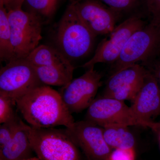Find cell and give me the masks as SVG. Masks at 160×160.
I'll list each match as a JSON object with an SVG mask.
<instances>
[{
    "label": "cell",
    "instance_id": "6da1fadb",
    "mask_svg": "<svg viewBox=\"0 0 160 160\" xmlns=\"http://www.w3.org/2000/svg\"><path fill=\"white\" fill-rule=\"evenodd\" d=\"M16 106L32 127L38 129L64 126L75 123L60 92L47 85L38 86L15 100Z\"/></svg>",
    "mask_w": 160,
    "mask_h": 160
},
{
    "label": "cell",
    "instance_id": "7a4b0ae2",
    "mask_svg": "<svg viewBox=\"0 0 160 160\" xmlns=\"http://www.w3.org/2000/svg\"><path fill=\"white\" fill-rule=\"evenodd\" d=\"M96 37L69 5L57 29V48L70 62L79 59L91 51Z\"/></svg>",
    "mask_w": 160,
    "mask_h": 160
},
{
    "label": "cell",
    "instance_id": "3957f363",
    "mask_svg": "<svg viewBox=\"0 0 160 160\" xmlns=\"http://www.w3.org/2000/svg\"><path fill=\"white\" fill-rule=\"evenodd\" d=\"M29 142L40 160H81L78 147L67 129L35 128L26 125Z\"/></svg>",
    "mask_w": 160,
    "mask_h": 160
},
{
    "label": "cell",
    "instance_id": "277c9868",
    "mask_svg": "<svg viewBox=\"0 0 160 160\" xmlns=\"http://www.w3.org/2000/svg\"><path fill=\"white\" fill-rule=\"evenodd\" d=\"M8 14L11 31V61L26 58L42 39V18L22 9L10 10Z\"/></svg>",
    "mask_w": 160,
    "mask_h": 160
},
{
    "label": "cell",
    "instance_id": "5b68a950",
    "mask_svg": "<svg viewBox=\"0 0 160 160\" xmlns=\"http://www.w3.org/2000/svg\"><path fill=\"white\" fill-rule=\"evenodd\" d=\"M86 120L102 127L109 125L140 126L155 131L160 128V123L140 119L124 101L103 96L95 99L88 107Z\"/></svg>",
    "mask_w": 160,
    "mask_h": 160
},
{
    "label": "cell",
    "instance_id": "8992f818",
    "mask_svg": "<svg viewBox=\"0 0 160 160\" xmlns=\"http://www.w3.org/2000/svg\"><path fill=\"white\" fill-rule=\"evenodd\" d=\"M160 47V25L150 22L135 32L118 60L112 64V74L129 66L146 62Z\"/></svg>",
    "mask_w": 160,
    "mask_h": 160
},
{
    "label": "cell",
    "instance_id": "52a82bcc",
    "mask_svg": "<svg viewBox=\"0 0 160 160\" xmlns=\"http://www.w3.org/2000/svg\"><path fill=\"white\" fill-rule=\"evenodd\" d=\"M44 85L34 66L26 58L12 60L0 69V93L15 100L36 87Z\"/></svg>",
    "mask_w": 160,
    "mask_h": 160
},
{
    "label": "cell",
    "instance_id": "ba28073f",
    "mask_svg": "<svg viewBox=\"0 0 160 160\" xmlns=\"http://www.w3.org/2000/svg\"><path fill=\"white\" fill-rule=\"evenodd\" d=\"M141 18L133 15L116 26L108 39L103 40L98 46L93 56L82 66L88 69L98 63H114L118 58L132 35L145 26Z\"/></svg>",
    "mask_w": 160,
    "mask_h": 160
},
{
    "label": "cell",
    "instance_id": "9c48e42d",
    "mask_svg": "<svg viewBox=\"0 0 160 160\" xmlns=\"http://www.w3.org/2000/svg\"><path fill=\"white\" fill-rule=\"evenodd\" d=\"M102 74L92 67L63 87L60 94L70 113H78L88 109L102 85Z\"/></svg>",
    "mask_w": 160,
    "mask_h": 160
},
{
    "label": "cell",
    "instance_id": "30bf717a",
    "mask_svg": "<svg viewBox=\"0 0 160 160\" xmlns=\"http://www.w3.org/2000/svg\"><path fill=\"white\" fill-rule=\"evenodd\" d=\"M66 129L88 160H109L112 149L105 141L102 127L85 120Z\"/></svg>",
    "mask_w": 160,
    "mask_h": 160
},
{
    "label": "cell",
    "instance_id": "8fae6325",
    "mask_svg": "<svg viewBox=\"0 0 160 160\" xmlns=\"http://www.w3.org/2000/svg\"><path fill=\"white\" fill-rule=\"evenodd\" d=\"M69 5L96 36L110 33L116 27L118 16L98 0H70Z\"/></svg>",
    "mask_w": 160,
    "mask_h": 160
},
{
    "label": "cell",
    "instance_id": "7c38bea8",
    "mask_svg": "<svg viewBox=\"0 0 160 160\" xmlns=\"http://www.w3.org/2000/svg\"><path fill=\"white\" fill-rule=\"evenodd\" d=\"M147 72L145 67L137 64L115 72L107 81L103 96L124 102L133 101Z\"/></svg>",
    "mask_w": 160,
    "mask_h": 160
},
{
    "label": "cell",
    "instance_id": "4fadbf2b",
    "mask_svg": "<svg viewBox=\"0 0 160 160\" xmlns=\"http://www.w3.org/2000/svg\"><path fill=\"white\" fill-rule=\"evenodd\" d=\"M131 106L140 119L152 122L151 118L160 113V86L154 75L148 70L142 85Z\"/></svg>",
    "mask_w": 160,
    "mask_h": 160
},
{
    "label": "cell",
    "instance_id": "5bb4252c",
    "mask_svg": "<svg viewBox=\"0 0 160 160\" xmlns=\"http://www.w3.org/2000/svg\"><path fill=\"white\" fill-rule=\"evenodd\" d=\"M26 125L22 121L13 137L0 147L1 160H23L32 157L33 151L29 142Z\"/></svg>",
    "mask_w": 160,
    "mask_h": 160
},
{
    "label": "cell",
    "instance_id": "9a60e30c",
    "mask_svg": "<svg viewBox=\"0 0 160 160\" xmlns=\"http://www.w3.org/2000/svg\"><path fill=\"white\" fill-rule=\"evenodd\" d=\"M33 66L39 79L44 85L63 87L67 86L72 80L74 67L72 64L68 65Z\"/></svg>",
    "mask_w": 160,
    "mask_h": 160
},
{
    "label": "cell",
    "instance_id": "2e32d148",
    "mask_svg": "<svg viewBox=\"0 0 160 160\" xmlns=\"http://www.w3.org/2000/svg\"><path fill=\"white\" fill-rule=\"evenodd\" d=\"M102 128L105 141L112 149H135V140L128 126L109 125Z\"/></svg>",
    "mask_w": 160,
    "mask_h": 160
},
{
    "label": "cell",
    "instance_id": "e0dca14e",
    "mask_svg": "<svg viewBox=\"0 0 160 160\" xmlns=\"http://www.w3.org/2000/svg\"><path fill=\"white\" fill-rule=\"evenodd\" d=\"M26 59L34 66L71 64L57 48L44 45L38 46Z\"/></svg>",
    "mask_w": 160,
    "mask_h": 160
},
{
    "label": "cell",
    "instance_id": "ac0fdd59",
    "mask_svg": "<svg viewBox=\"0 0 160 160\" xmlns=\"http://www.w3.org/2000/svg\"><path fill=\"white\" fill-rule=\"evenodd\" d=\"M12 56L11 31L8 11L0 6V58L2 61L9 62Z\"/></svg>",
    "mask_w": 160,
    "mask_h": 160
},
{
    "label": "cell",
    "instance_id": "d6986e66",
    "mask_svg": "<svg viewBox=\"0 0 160 160\" xmlns=\"http://www.w3.org/2000/svg\"><path fill=\"white\" fill-rule=\"evenodd\" d=\"M59 0H25L31 12L40 17L49 18L56 10Z\"/></svg>",
    "mask_w": 160,
    "mask_h": 160
},
{
    "label": "cell",
    "instance_id": "ffe728a7",
    "mask_svg": "<svg viewBox=\"0 0 160 160\" xmlns=\"http://www.w3.org/2000/svg\"><path fill=\"white\" fill-rule=\"evenodd\" d=\"M22 120L16 114L11 119L1 124L0 126V147H2L12 139Z\"/></svg>",
    "mask_w": 160,
    "mask_h": 160
},
{
    "label": "cell",
    "instance_id": "44dd1931",
    "mask_svg": "<svg viewBox=\"0 0 160 160\" xmlns=\"http://www.w3.org/2000/svg\"><path fill=\"white\" fill-rule=\"evenodd\" d=\"M118 15L134 10L139 5V0H102Z\"/></svg>",
    "mask_w": 160,
    "mask_h": 160
},
{
    "label": "cell",
    "instance_id": "7402d4cb",
    "mask_svg": "<svg viewBox=\"0 0 160 160\" xmlns=\"http://www.w3.org/2000/svg\"><path fill=\"white\" fill-rule=\"evenodd\" d=\"M14 100L6 95L0 93V123L2 124L11 119L17 114L14 111Z\"/></svg>",
    "mask_w": 160,
    "mask_h": 160
},
{
    "label": "cell",
    "instance_id": "603a6c76",
    "mask_svg": "<svg viewBox=\"0 0 160 160\" xmlns=\"http://www.w3.org/2000/svg\"><path fill=\"white\" fill-rule=\"evenodd\" d=\"M109 159L112 160H135V149H114L112 152Z\"/></svg>",
    "mask_w": 160,
    "mask_h": 160
},
{
    "label": "cell",
    "instance_id": "cb8c5ba5",
    "mask_svg": "<svg viewBox=\"0 0 160 160\" xmlns=\"http://www.w3.org/2000/svg\"><path fill=\"white\" fill-rule=\"evenodd\" d=\"M147 7L152 16L151 22L160 25V0H148Z\"/></svg>",
    "mask_w": 160,
    "mask_h": 160
},
{
    "label": "cell",
    "instance_id": "d4e9b609",
    "mask_svg": "<svg viewBox=\"0 0 160 160\" xmlns=\"http://www.w3.org/2000/svg\"><path fill=\"white\" fill-rule=\"evenodd\" d=\"M12 0H0V6H4L9 12L12 9Z\"/></svg>",
    "mask_w": 160,
    "mask_h": 160
},
{
    "label": "cell",
    "instance_id": "484cf974",
    "mask_svg": "<svg viewBox=\"0 0 160 160\" xmlns=\"http://www.w3.org/2000/svg\"><path fill=\"white\" fill-rule=\"evenodd\" d=\"M25 0H12V9H22L23 3L25 2Z\"/></svg>",
    "mask_w": 160,
    "mask_h": 160
},
{
    "label": "cell",
    "instance_id": "4316f807",
    "mask_svg": "<svg viewBox=\"0 0 160 160\" xmlns=\"http://www.w3.org/2000/svg\"><path fill=\"white\" fill-rule=\"evenodd\" d=\"M154 75L160 86V62L157 64L156 66L155 67V69L153 71L151 72Z\"/></svg>",
    "mask_w": 160,
    "mask_h": 160
},
{
    "label": "cell",
    "instance_id": "83f0119b",
    "mask_svg": "<svg viewBox=\"0 0 160 160\" xmlns=\"http://www.w3.org/2000/svg\"><path fill=\"white\" fill-rule=\"evenodd\" d=\"M23 160H40L37 157H31L30 158H29L28 159H26Z\"/></svg>",
    "mask_w": 160,
    "mask_h": 160
},
{
    "label": "cell",
    "instance_id": "f1b7e54d",
    "mask_svg": "<svg viewBox=\"0 0 160 160\" xmlns=\"http://www.w3.org/2000/svg\"><path fill=\"white\" fill-rule=\"evenodd\" d=\"M109 160H112L111 159H109Z\"/></svg>",
    "mask_w": 160,
    "mask_h": 160
},
{
    "label": "cell",
    "instance_id": "f546056e",
    "mask_svg": "<svg viewBox=\"0 0 160 160\" xmlns=\"http://www.w3.org/2000/svg\"></svg>",
    "mask_w": 160,
    "mask_h": 160
}]
</instances>
